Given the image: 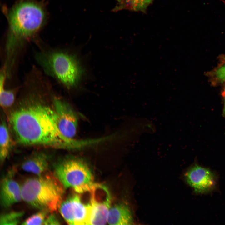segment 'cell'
<instances>
[{"label":"cell","mask_w":225,"mask_h":225,"mask_svg":"<svg viewBox=\"0 0 225 225\" xmlns=\"http://www.w3.org/2000/svg\"><path fill=\"white\" fill-rule=\"evenodd\" d=\"M24 214L22 211H13L3 213L0 216V225H18L21 222Z\"/></svg>","instance_id":"obj_16"},{"label":"cell","mask_w":225,"mask_h":225,"mask_svg":"<svg viewBox=\"0 0 225 225\" xmlns=\"http://www.w3.org/2000/svg\"><path fill=\"white\" fill-rule=\"evenodd\" d=\"M54 174L65 188L77 193L89 192L94 184L92 172L86 162L74 157L64 158L54 165Z\"/></svg>","instance_id":"obj_5"},{"label":"cell","mask_w":225,"mask_h":225,"mask_svg":"<svg viewBox=\"0 0 225 225\" xmlns=\"http://www.w3.org/2000/svg\"><path fill=\"white\" fill-rule=\"evenodd\" d=\"M5 10L8 28L4 65L12 69L19 50L42 28L47 15L44 3L37 0H18Z\"/></svg>","instance_id":"obj_2"},{"label":"cell","mask_w":225,"mask_h":225,"mask_svg":"<svg viewBox=\"0 0 225 225\" xmlns=\"http://www.w3.org/2000/svg\"><path fill=\"white\" fill-rule=\"evenodd\" d=\"M80 195L76 192L70 196L62 202L59 208L61 215L69 224L88 225L90 201L84 202Z\"/></svg>","instance_id":"obj_8"},{"label":"cell","mask_w":225,"mask_h":225,"mask_svg":"<svg viewBox=\"0 0 225 225\" xmlns=\"http://www.w3.org/2000/svg\"><path fill=\"white\" fill-rule=\"evenodd\" d=\"M60 222V220L56 215L54 212H52L48 215L44 225H60L61 224Z\"/></svg>","instance_id":"obj_18"},{"label":"cell","mask_w":225,"mask_h":225,"mask_svg":"<svg viewBox=\"0 0 225 225\" xmlns=\"http://www.w3.org/2000/svg\"><path fill=\"white\" fill-rule=\"evenodd\" d=\"M133 222L132 215L129 207L119 203L111 207L108 213L107 222L110 225H130Z\"/></svg>","instance_id":"obj_12"},{"label":"cell","mask_w":225,"mask_h":225,"mask_svg":"<svg viewBox=\"0 0 225 225\" xmlns=\"http://www.w3.org/2000/svg\"><path fill=\"white\" fill-rule=\"evenodd\" d=\"M90 209L88 225H104L107 222L111 197L105 186L94 183L90 191Z\"/></svg>","instance_id":"obj_6"},{"label":"cell","mask_w":225,"mask_h":225,"mask_svg":"<svg viewBox=\"0 0 225 225\" xmlns=\"http://www.w3.org/2000/svg\"><path fill=\"white\" fill-rule=\"evenodd\" d=\"M52 101L55 120L59 131L65 138L74 139L78 121L77 112L68 103L60 98L54 97Z\"/></svg>","instance_id":"obj_7"},{"label":"cell","mask_w":225,"mask_h":225,"mask_svg":"<svg viewBox=\"0 0 225 225\" xmlns=\"http://www.w3.org/2000/svg\"><path fill=\"white\" fill-rule=\"evenodd\" d=\"M36 57L46 72L68 89L76 86L83 75L84 70L77 58L67 52L58 50L40 52Z\"/></svg>","instance_id":"obj_4"},{"label":"cell","mask_w":225,"mask_h":225,"mask_svg":"<svg viewBox=\"0 0 225 225\" xmlns=\"http://www.w3.org/2000/svg\"><path fill=\"white\" fill-rule=\"evenodd\" d=\"M32 92L10 113L9 120L17 141L25 145L71 149L80 144L64 137L56 124L52 108Z\"/></svg>","instance_id":"obj_1"},{"label":"cell","mask_w":225,"mask_h":225,"mask_svg":"<svg viewBox=\"0 0 225 225\" xmlns=\"http://www.w3.org/2000/svg\"><path fill=\"white\" fill-rule=\"evenodd\" d=\"M50 213L45 210H40L39 211L33 214L22 222L21 224L44 225L46 219Z\"/></svg>","instance_id":"obj_17"},{"label":"cell","mask_w":225,"mask_h":225,"mask_svg":"<svg viewBox=\"0 0 225 225\" xmlns=\"http://www.w3.org/2000/svg\"><path fill=\"white\" fill-rule=\"evenodd\" d=\"M0 196L1 205L8 208L22 200L21 187L12 178L5 177L1 182Z\"/></svg>","instance_id":"obj_10"},{"label":"cell","mask_w":225,"mask_h":225,"mask_svg":"<svg viewBox=\"0 0 225 225\" xmlns=\"http://www.w3.org/2000/svg\"><path fill=\"white\" fill-rule=\"evenodd\" d=\"M222 95L224 99V106L222 112L223 115H225V89L222 92Z\"/></svg>","instance_id":"obj_19"},{"label":"cell","mask_w":225,"mask_h":225,"mask_svg":"<svg viewBox=\"0 0 225 225\" xmlns=\"http://www.w3.org/2000/svg\"><path fill=\"white\" fill-rule=\"evenodd\" d=\"M7 73L3 67L1 70L0 74V104L3 108L11 107L15 100L17 88L6 89L5 88V82Z\"/></svg>","instance_id":"obj_14"},{"label":"cell","mask_w":225,"mask_h":225,"mask_svg":"<svg viewBox=\"0 0 225 225\" xmlns=\"http://www.w3.org/2000/svg\"><path fill=\"white\" fill-rule=\"evenodd\" d=\"M188 183L198 193H205L215 188L216 178L215 174L209 169L195 164L185 175Z\"/></svg>","instance_id":"obj_9"},{"label":"cell","mask_w":225,"mask_h":225,"mask_svg":"<svg viewBox=\"0 0 225 225\" xmlns=\"http://www.w3.org/2000/svg\"><path fill=\"white\" fill-rule=\"evenodd\" d=\"M21 188L22 200L33 207L50 213L59 209L65 189L54 173L48 171L28 179Z\"/></svg>","instance_id":"obj_3"},{"label":"cell","mask_w":225,"mask_h":225,"mask_svg":"<svg viewBox=\"0 0 225 225\" xmlns=\"http://www.w3.org/2000/svg\"><path fill=\"white\" fill-rule=\"evenodd\" d=\"M12 148V140L5 121L1 120L0 126V160L2 164L9 155Z\"/></svg>","instance_id":"obj_13"},{"label":"cell","mask_w":225,"mask_h":225,"mask_svg":"<svg viewBox=\"0 0 225 225\" xmlns=\"http://www.w3.org/2000/svg\"><path fill=\"white\" fill-rule=\"evenodd\" d=\"M117 4L113 9L116 12L122 9L135 11H145L153 0H116Z\"/></svg>","instance_id":"obj_15"},{"label":"cell","mask_w":225,"mask_h":225,"mask_svg":"<svg viewBox=\"0 0 225 225\" xmlns=\"http://www.w3.org/2000/svg\"><path fill=\"white\" fill-rule=\"evenodd\" d=\"M49 157L42 152H34L22 163L21 168L24 171L36 176L42 175L48 171Z\"/></svg>","instance_id":"obj_11"}]
</instances>
